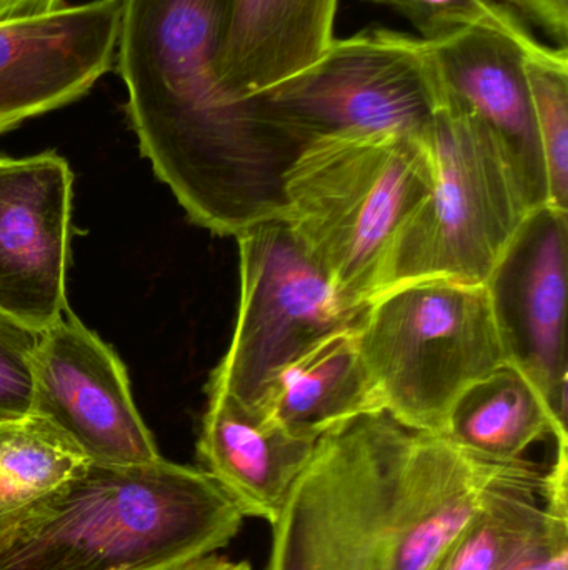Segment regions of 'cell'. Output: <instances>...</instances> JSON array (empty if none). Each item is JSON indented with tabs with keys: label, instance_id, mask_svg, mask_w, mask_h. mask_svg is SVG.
Returning <instances> with one entry per match:
<instances>
[{
	"label": "cell",
	"instance_id": "cell-9",
	"mask_svg": "<svg viewBox=\"0 0 568 570\" xmlns=\"http://www.w3.org/2000/svg\"><path fill=\"white\" fill-rule=\"evenodd\" d=\"M30 417L89 464L162 458L137 411L122 362L70 311L40 334Z\"/></svg>",
	"mask_w": 568,
	"mask_h": 570
},
{
	"label": "cell",
	"instance_id": "cell-2",
	"mask_svg": "<svg viewBox=\"0 0 568 570\" xmlns=\"http://www.w3.org/2000/svg\"><path fill=\"white\" fill-rule=\"evenodd\" d=\"M229 0H122L117 70L140 153L197 226L239 236L286 219V176L303 144L262 97L219 77Z\"/></svg>",
	"mask_w": 568,
	"mask_h": 570
},
{
	"label": "cell",
	"instance_id": "cell-24",
	"mask_svg": "<svg viewBox=\"0 0 568 570\" xmlns=\"http://www.w3.org/2000/svg\"><path fill=\"white\" fill-rule=\"evenodd\" d=\"M524 20L540 27L557 47L568 43V0H502Z\"/></svg>",
	"mask_w": 568,
	"mask_h": 570
},
{
	"label": "cell",
	"instance_id": "cell-4",
	"mask_svg": "<svg viewBox=\"0 0 568 570\" xmlns=\"http://www.w3.org/2000/svg\"><path fill=\"white\" fill-rule=\"evenodd\" d=\"M432 180L426 139L323 137L287 170L286 220L340 298L362 311Z\"/></svg>",
	"mask_w": 568,
	"mask_h": 570
},
{
	"label": "cell",
	"instance_id": "cell-3",
	"mask_svg": "<svg viewBox=\"0 0 568 570\" xmlns=\"http://www.w3.org/2000/svg\"><path fill=\"white\" fill-rule=\"evenodd\" d=\"M242 522L203 469L87 462L0 539V570H176L226 548Z\"/></svg>",
	"mask_w": 568,
	"mask_h": 570
},
{
	"label": "cell",
	"instance_id": "cell-7",
	"mask_svg": "<svg viewBox=\"0 0 568 570\" xmlns=\"http://www.w3.org/2000/svg\"><path fill=\"white\" fill-rule=\"evenodd\" d=\"M260 97L303 146L323 137L423 140L442 86L426 40L370 27L336 37L313 66Z\"/></svg>",
	"mask_w": 568,
	"mask_h": 570
},
{
	"label": "cell",
	"instance_id": "cell-8",
	"mask_svg": "<svg viewBox=\"0 0 568 570\" xmlns=\"http://www.w3.org/2000/svg\"><path fill=\"white\" fill-rule=\"evenodd\" d=\"M237 243L239 315L209 392L252 405L279 368L326 335L356 325L363 308L340 298L286 219L256 224Z\"/></svg>",
	"mask_w": 568,
	"mask_h": 570
},
{
	"label": "cell",
	"instance_id": "cell-26",
	"mask_svg": "<svg viewBox=\"0 0 568 570\" xmlns=\"http://www.w3.org/2000/svg\"><path fill=\"white\" fill-rule=\"evenodd\" d=\"M176 570H252V566L246 561L232 562L226 561V559L213 558V556H207V558L197 559V561Z\"/></svg>",
	"mask_w": 568,
	"mask_h": 570
},
{
	"label": "cell",
	"instance_id": "cell-13",
	"mask_svg": "<svg viewBox=\"0 0 568 570\" xmlns=\"http://www.w3.org/2000/svg\"><path fill=\"white\" fill-rule=\"evenodd\" d=\"M529 33L526 20L500 3L489 19L427 43L444 96L496 136L537 209L547 206V179L524 69Z\"/></svg>",
	"mask_w": 568,
	"mask_h": 570
},
{
	"label": "cell",
	"instance_id": "cell-17",
	"mask_svg": "<svg viewBox=\"0 0 568 570\" xmlns=\"http://www.w3.org/2000/svg\"><path fill=\"white\" fill-rule=\"evenodd\" d=\"M446 435L467 451L499 462L526 461L527 452L540 442L568 448L567 428L514 365L497 368L457 401Z\"/></svg>",
	"mask_w": 568,
	"mask_h": 570
},
{
	"label": "cell",
	"instance_id": "cell-15",
	"mask_svg": "<svg viewBox=\"0 0 568 570\" xmlns=\"http://www.w3.org/2000/svg\"><path fill=\"white\" fill-rule=\"evenodd\" d=\"M339 0H229L219 77L230 96L253 99L303 72L336 36Z\"/></svg>",
	"mask_w": 568,
	"mask_h": 570
},
{
	"label": "cell",
	"instance_id": "cell-11",
	"mask_svg": "<svg viewBox=\"0 0 568 570\" xmlns=\"http://www.w3.org/2000/svg\"><path fill=\"white\" fill-rule=\"evenodd\" d=\"M568 213L537 207L487 281L510 365L567 428Z\"/></svg>",
	"mask_w": 568,
	"mask_h": 570
},
{
	"label": "cell",
	"instance_id": "cell-19",
	"mask_svg": "<svg viewBox=\"0 0 568 570\" xmlns=\"http://www.w3.org/2000/svg\"><path fill=\"white\" fill-rule=\"evenodd\" d=\"M524 69L546 169L547 206L568 213V47L547 46L530 32L524 40Z\"/></svg>",
	"mask_w": 568,
	"mask_h": 570
},
{
	"label": "cell",
	"instance_id": "cell-10",
	"mask_svg": "<svg viewBox=\"0 0 568 570\" xmlns=\"http://www.w3.org/2000/svg\"><path fill=\"white\" fill-rule=\"evenodd\" d=\"M72 184L59 154L0 156V312L39 332L70 311Z\"/></svg>",
	"mask_w": 568,
	"mask_h": 570
},
{
	"label": "cell",
	"instance_id": "cell-25",
	"mask_svg": "<svg viewBox=\"0 0 568 570\" xmlns=\"http://www.w3.org/2000/svg\"><path fill=\"white\" fill-rule=\"evenodd\" d=\"M63 7V0H0V20L39 16Z\"/></svg>",
	"mask_w": 568,
	"mask_h": 570
},
{
	"label": "cell",
	"instance_id": "cell-14",
	"mask_svg": "<svg viewBox=\"0 0 568 570\" xmlns=\"http://www.w3.org/2000/svg\"><path fill=\"white\" fill-rule=\"evenodd\" d=\"M316 444L317 439L289 431L256 405L209 392L197 452L203 471L243 518L272 525Z\"/></svg>",
	"mask_w": 568,
	"mask_h": 570
},
{
	"label": "cell",
	"instance_id": "cell-1",
	"mask_svg": "<svg viewBox=\"0 0 568 570\" xmlns=\"http://www.w3.org/2000/svg\"><path fill=\"white\" fill-rule=\"evenodd\" d=\"M549 481L550 465L492 461L383 411L357 415L317 439L266 570H436L490 502Z\"/></svg>",
	"mask_w": 568,
	"mask_h": 570
},
{
	"label": "cell",
	"instance_id": "cell-5",
	"mask_svg": "<svg viewBox=\"0 0 568 570\" xmlns=\"http://www.w3.org/2000/svg\"><path fill=\"white\" fill-rule=\"evenodd\" d=\"M357 344L383 412L446 434L457 401L510 365L487 284L413 281L363 307Z\"/></svg>",
	"mask_w": 568,
	"mask_h": 570
},
{
	"label": "cell",
	"instance_id": "cell-21",
	"mask_svg": "<svg viewBox=\"0 0 568 570\" xmlns=\"http://www.w3.org/2000/svg\"><path fill=\"white\" fill-rule=\"evenodd\" d=\"M504 570H568L567 454H557L550 464L542 522Z\"/></svg>",
	"mask_w": 568,
	"mask_h": 570
},
{
	"label": "cell",
	"instance_id": "cell-12",
	"mask_svg": "<svg viewBox=\"0 0 568 570\" xmlns=\"http://www.w3.org/2000/svg\"><path fill=\"white\" fill-rule=\"evenodd\" d=\"M122 0L0 20V134L86 96L116 63Z\"/></svg>",
	"mask_w": 568,
	"mask_h": 570
},
{
	"label": "cell",
	"instance_id": "cell-6",
	"mask_svg": "<svg viewBox=\"0 0 568 570\" xmlns=\"http://www.w3.org/2000/svg\"><path fill=\"white\" fill-rule=\"evenodd\" d=\"M426 142L432 190L403 227L382 291L426 279L487 284L534 210L496 136L444 92Z\"/></svg>",
	"mask_w": 568,
	"mask_h": 570
},
{
	"label": "cell",
	"instance_id": "cell-20",
	"mask_svg": "<svg viewBox=\"0 0 568 570\" xmlns=\"http://www.w3.org/2000/svg\"><path fill=\"white\" fill-rule=\"evenodd\" d=\"M549 485L507 492L490 502L460 532L436 570L506 569L542 522Z\"/></svg>",
	"mask_w": 568,
	"mask_h": 570
},
{
	"label": "cell",
	"instance_id": "cell-22",
	"mask_svg": "<svg viewBox=\"0 0 568 570\" xmlns=\"http://www.w3.org/2000/svg\"><path fill=\"white\" fill-rule=\"evenodd\" d=\"M42 332L0 312V422L32 414L33 358Z\"/></svg>",
	"mask_w": 568,
	"mask_h": 570
},
{
	"label": "cell",
	"instance_id": "cell-18",
	"mask_svg": "<svg viewBox=\"0 0 568 570\" xmlns=\"http://www.w3.org/2000/svg\"><path fill=\"white\" fill-rule=\"evenodd\" d=\"M86 464L33 417L0 422V539Z\"/></svg>",
	"mask_w": 568,
	"mask_h": 570
},
{
	"label": "cell",
	"instance_id": "cell-16",
	"mask_svg": "<svg viewBox=\"0 0 568 570\" xmlns=\"http://www.w3.org/2000/svg\"><path fill=\"white\" fill-rule=\"evenodd\" d=\"M252 405L313 439L357 415L382 411L360 357L356 325L326 335L287 362Z\"/></svg>",
	"mask_w": 568,
	"mask_h": 570
},
{
	"label": "cell",
	"instance_id": "cell-23",
	"mask_svg": "<svg viewBox=\"0 0 568 570\" xmlns=\"http://www.w3.org/2000/svg\"><path fill=\"white\" fill-rule=\"evenodd\" d=\"M387 7L412 23L419 39L439 42L489 19L502 0H362Z\"/></svg>",
	"mask_w": 568,
	"mask_h": 570
}]
</instances>
